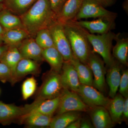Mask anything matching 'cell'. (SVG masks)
<instances>
[{"instance_id":"cell-43","label":"cell","mask_w":128,"mask_h":128,"mask_svg":"<svg viewBox=\"0 0 128 128\" xmlns=\"http://www.w3.org/2000/svg\"></svg>"},{"instance_id":"cell-20","label":"cell","mask_w":128,"mask_h":128,"mask_svg":"<svg viewBox=\"0 0 128 128\" xmlns=\"http://www.w3.org/2000/svg\"><path fill=\"white\" fill-rule=\"evenodd\" d=\"M52 118L38 112H30L22 116L19 122L30 127L44 128L49 127Z\"/></svg>"},{"instance_id":"cell-13","label":"cell","mask_w":128,"mask_h":128,"mask_svg":"<svg viewBox=\"0 0 128 128\" xmlns=\"http://www.w3.org/2000/svg\"><path fill=\"white\" fill-rule=\"evenodd\" d=\"M76 24L88 30L91 34H102L111 31L115 28L114 22L102 18L92 21H75Z\"/></svg>"},{"instance_id":"cell-36","label":"cell","mask_w":128,"mask_h":128,"mask_svg":"<svg viewBox=\"0 0 128 128\" xmlns=\"http://www.w3.org/2000/svg\"><path fill=\"white\" fill-rule=\"evenodd\" d=\"M94 128L93 124L87 119H83L81 121L80 128Z\"/></svg>"},{"instance_id":"cell-9","label":"cell","mask_w":128,"mask_h":128,"mask_svg":"<svg viewBox=\"0 0 128 128\" xmlns=\"http://www.w3.org/2000/svg\"><path fill=\"white\" fill-rule=\"evenodd\" d=\"M82 100L90 108L102 106L106 108L110 100L92 86L80 84L76 92Z\"/></svg>"},{"instance_id":"cell-12","label":"cell","mask_w":128,"mask_h":128,"mask_svg":"<svg viewBox=\"0 0 128 128\" xmlns=\"http://www.w3.org/2000/svg\"><path fill=\"white\" fill-rule=\"evenodd\" d=\"M18 48L22 58L37 62L44 60L42 55L43 49L32 38L30 37L24 40Z\"/></svg>"},{"instance_id":"cell-33","label":"cell","mask_w":128,"mask_h":128,"mask_svg":"<svg viewBox=\"0 0 128 128\" xmlns=\"http://www.w3.org/2000/svg\"><path fill=\"white\" fill-rule=\"evenodd\" d=\"M50 6L56 16L60 13L62 7L67 0H49Z\"/></svg>"},{"instance_id":"cell-41","label":"cell","mask_w":128,"mask_h":128,"mask_svg":"<svg viewBox=\"0 0 128 128\" xmlns=\"http://www.w3.org/2000/svg\"><path fill=\"white\" fill-rule=\"evenodd\" d=\"M3 41H2V36H0V45H2L3 43Z\"/></svg>"},{"instance_id":"cell-28","label":"cell","mask_w":128,"mask_h":128,"mask_svg":"<svg viewBox=\"0 0 128 128\" xmlns=\"http://www.w3.org/2000/svg\"><path fill=\"white\" fill-rule=\"evenodd\" d=\"M0 24L5 30L17 28H24L19 16L5 8L0 12Z\"/></svg>"},{"instance_id":"cell-10","label":"cell","mask_w":128,"mask_h":128,"mask_svg":"<svg viewBox=\"0 0 128 128\" xmlns=\"http://www.w3.org/2000/svg\"><path fill=\"white\" fill-rule=\"evenodd\" d=\"M28 112V105L19 107L13 104H6L0 101V124H9L19 121L22 117Z\"/></svg>"},{"instance_id":"cell-42","label":"cell","mask_w":128,"mask_h":128,"mask_svg":"<svg viewBox=\"0 0 128 128\" xmlns=\"http://www.w3.org/2000/svg\"><path fill=\"white\" fill-rule=\"evenodd\" d=\"M4 0H0V3H2V2L4 1Z\"/></svg>"},{"instance_id":"cell-19","label":"cell","mask_w":128,"mask_h":128,"mask_svg":"<svg viewBox=\"0 0 128 128\" xmlns=\"http://www.w3.org/2000/svg\"><path fill=\"white\" fill-rule=\"evenodd\" d=\"M30 37L27 32L22 28L5 30L2 35V41L5 44L17 48L24 40Z\"/></svg>"},{"instance_id":"cell-4","label":"cell","mask_w":128,"mask_h":128,"mask_svg":"<svg viewBox=\"0 0 128 128\" xmlns=\"http://www.w3.org/2000/svg\"><path fill=\"white\" fill-rule=\"evenodd\" d=\"M64 89L60 73L50 70L44 79L34 101L40 102L58 97Z\"/></svg>"},{"instance_id":"cell-2","label":"cell","mask_w":128,"mask_h":128,"mask_svg":"<svg viewBox=\"0 0 128 128\" xmlns=\"http://www.w3.org/2000/svg\"><path fill=\"white\" fill-rule=\"evenodd\" d=\"M63 25L73 56L81 62L86 64L92 52L87 38V31L76 24L74 20L69 21Z\"/></svg>"},{"instance_id":"cell-27","label":"cell","mask_w":128,"mask_h":128,"mask_svg":"<svg viewBox=\"0 0 128 128\" xmlns=\"http://www.w3.org/2000/svg\"><path fill=\"white\" fill-rule=\"evenodd\" d=\"M78 112H69L57 114L53 117L49 128H65L71 123L80 118V114Z\"/></svg>"},{"instance_id":"cell-23","label":"cell","mask_w":128,"mask_h":128,"mask_svg":"<svg viewBox=\"0 0 128 128\" xmlns=\"http://www.w3.org/2000/svg\"><path fill=\"white\" fill-rule=\"evenodd\" d=\"M70 62L75 68L80 84L92 86L93 74L88 65L83 64L74 57Z\"/></svg>"},{"instance_id":"cell-18","label":"cell","mask_w":128,"mask_h":128,"mask_svg":"<svg viewBox=\"0 0 128 128\" xmlns=\"http://www.w3.org/2000/svg\"><path fill=\"white\" fill-rule=\"evenodd\" d=\"M59 101L60 96L40 102L34 101L32 104L28 105V112H38L48 116H53L58 108Z\"/></svg>"},{"instance_id":"cell-40","label":"cell","mask_w":128,"mask_h":128,"mask_svg":"<svg viewBox=\"0 0 128 128\" xmlns=\"http://www.w3.org/2000/svg\"><path fill=\"white\" fill-rule=\"evenodd\" d=\"M5 9L4 6V4L2 3H0V12L2 11V10Z\"/></svg>"},{"instance_id":"cell-21","label":"cell","mask_w":128,"mask_h":128,"mask_svg":"<svg viewBox=\"0 0 128 128\" xmlns=\"http://www.w3.org/2000/svg\"><path fill=\"white\" fill-rule=\"evenodd\" d=\"M124 98L120 94H117L113 98L110 99L106 108L107 109L113 122L120 124L123 121V112Z\"/></svg>"},{"instance_id":"cell-25","label":"cell","mask_w":128,"mask_h":128,"mask_svg":"<svg viewBox=\"0 0 128 128\" xmlns=\"http://www.w3.org/2000/svg\"><path fill=\"white\" fill-rule=\"evenodd\" d=\"M22 58L18 48L16 47L9 46L0 58V62L5 64L9 67L11 70L14 78L16 67L18 62Z\"/></svg>"},{"instance_id":"cell-16","label":"cell","mask_w":128,"mask_h":128,"mask_svg":"<svg viewBox=\"0 0 128 128\" xmlns=\"http://www.w3.org/2000/svg\"><path fill=\"white\" fill-rule=\"evenodd\" d=\"M40 68L37 62L22 58L18 62L14 75V83L28 74L37 75L40 73Z\"/></svg>"},{"instance_id":"cell-34","label":"cell","mask_w":128,"mask_h":128,"mask_svg":"<svg viewBox=\"0 0 128 128\" xmlns=\"http://www.w3.org/2000/svg\"><path fill=\"white\" fill-rule=\"evenodd\" d=\"M128 118V97L124 98V103L123 112V120L126 121Z\"/></svg>"},{"instance_id":"cell-38","label":"cell","mask_w":128,"mask_h":128,"mask_svg":"<svg viewBox=\"0 0 128 128\" xmlns=\"http://www.w3.org/2000/svg\"><path fill=\"white\" fill-rule=\"evenodd\" d=\"M9 46L6 44H2L0 45V58L2 56L4 52L8 48Z\"/></svg>"},{"instance_id":"cell-3","label":"cell","mask_w":128,"mask_h":128,"mask_svg":"<svg viewBox=\"0 0 128 128\" xmlns=\"http://www.w3.org/2000/svg\"><path fill=\"white\" fill-rule=\"evenodd\" d=\"M117 34L110 31L104 34L96 35L87 33L88 38L93 48L92 51L101 56L106 66L108 68L115 60L112 54V42Z\"/></svg>"},{"instance_id":"cell-32","label":"cell","mask_w":128,"mask_h":128,"mask_svg":"<svg viewBox=\"0 0 128 128\" xmlns=\"http://www.w3.org/2000/svg\"><path fill=\"white\" fill-rule=\"evenodd\" d=\"M119 93L124 98L128 97V70L123 72L119 85Z\"/></svg>"},{"instance_id":"cell-35","label":"cell","mask_w":128,"mask_h":128,"mask_svg":"<svg viewBox=\"0 0 128 128\" xmlns=\"http://www.w3.org/2000/svg\"><path fill=\"white\" fill-rule=\"evenodd\" d=\"M104 8L109 7L115 3L116 0H96Z\"/></svg>"},{"instance_id":"cell-39","label":"cell","mask_w":128,"mask_h":128,"mask_svg":"<svg viewBox=\"0 0 128 128\" xmlns=\"http://www.w3.org/2000/svg\"><path fill=\"white\" fill-rule=\"evenodd\" d=\"M5 30L2 26L0 24V36H2Z\"/></svg>"},{"instance_id":"cell-14","label":"cell","mask_w":128,"mask_h":128,"mask_svg":"<svg viewBox=\"0 0 128 128\" xmlns=\"http://www.w3.org/2000/svg\"><path fill=\"white\" fill-rule=\"evenodd\" d=\"M90 116L94 128H111L114 126L107 109L102 106L90 108Z\"/></svg>"},{"instance_id":"cell-31","label":"cell","mask_w":128,"mask_h":128,"mask_svg":"<svg viewBox=\"0 0 128 128\" xmlns=\"http://www.w3.org/2000/svg\"><path fill=\"white\" fill-rule=\"evenodd\" d=\"M0 82L4 83L9 82L12 84H14L11 70L6 65L1 62H0Z\"/></svg>"},{"instance_id":"cell-15","label":"cell","mask_w":128,"mask_h":128,"mask_svg":"<svg viewBox=\"0 0 128 128\" xmlns=\"http://www.w3.org/2000/svg\"><path fill=\"white\" fill-rule=\"evenodd\" d=\"M84 0H67L57 16V21L64 24L73 20Z\"/></svg>"},{"instance_id":"cell-29","label":"cell","mask_w":128,"mask_h":128,"mask_svg":"<svg viewBox=\"0 0 128 128\" xmlns=\"http://www.w3.org/2000/svg\"><path fill=\"white\" fill-rule=\"evenodd\" d=\"M34 40L43 49L54 46L52 37L48 28L38 31L35 35Z\"/></svg>"},{"instance_id":"cell-26","label":"cell","mask_w":128,"mask_h":128,"mask_svg":"<svg viewBox=\"0 0 128 128\" xmlns=\"http://www.w3.org/2000/svg\"><path fill=\"white\" fill-rule=\"evenodd\" d=\"M37 0H4L5 8L15 15L22 16Z\"/></svg>"},{"instance_id":"cell-24","label":"cell","mask_w":128,"mask_h":128,"mask_svg":"<svg viewBox=\"0 0 128 128\" xmlns=\"http://www.w3.org/2000/svg\"><path fill=\"white\" fill-rule=\"evenodd\" d=\"M114 40L116 44L113 48V56L117 61L124 65L128 64V38H121L117 34Z\"/></svg>"},{"instance_id":"cell-6","label":"cell","mask_w":128,"mask_h":128,"mask_svg":"<svg viewBox=\"0 0 128 128\" xmlns=\"http://www.w3.org/2000/svg\"><path fill=\"white\" fill-rule=\"evenodd\" d=\"M90 108L77 92L64 89L60 96L59 103L56 112L58 114L69 112H86Z\"/></svg>"},{"instance_id":"cell-8","label":"cell","mask_w":128,"mask_h":128,"mask_svg":"<svg viewBox=\"0 0 128 128\" xmlns=\"http://www.w3.org/2000/svg\"><path fill=\"white\" fill-rule=\"evenodd\" d=\"M86 64L90 68L94 76L92 86L100 92H104L106 88L105 76L107 70L103 60L92 51Z\"/></svg>"},{"instance_id":"cell-37","label":"cell","mask_w":128,"mask_h":128,"mask_svg":"<svg viewBox=\"0 0 128 128\" xmlns=\"http://www.w3.org/2000/svg\"><path fill=\"white\" fill-rule=\"evenodd\" d=\"M81 119L80 118L77 119L76 121H73L67 126V128H80V126Z\"/></svg>"},{"instance_id":"cell-7","label":"cell","mask_w":128,"mask_h":128,"mask_svg":"<svg viewBox=\"0 0 128 128\" xmlns=\"http://www.w3.org/2000/svg\"><path fill=\"white\" fill-rule=\"evenodd\" d=\"M52 37L54 47L62 55L64 61H70L74 57L64 25L55 22L48 28Z\"/></svg>"},{"instance_id":"cell-30","label":"cell","mask_w":128,"mask_h":128,"mask_svg":"<svg viewBox=\"0 0 128 128\" xmlns=\"http://www.w3.org/2000/svg\"><path fill=\"white\" fill-rule=\"evenodd\" d=\"M37 88V81L34 76L26 79L22 86V94L23 99L27 100L32 96Z\"/></svg>"},{"instance_id":"cell-11","label":"cell","mask_w":128,"mask_h":128,"mask_svg":"<svg viewBox=\"0 0 128 128\" xmlns=\"http://www.w3.org/2000/svg\"><path fill=\"white\" fill-rule=\"evenodd\" d=\"M60 75L63 88L76 92L80 84L75 68L70 61H64Z\"/></svg>"},{"instance_id":"cell-5","label":"cell","mask_w":128,"mask_h":128,"mask_svg":"<svg viewBox=\"0 0 128 128\" xmlns=\"http://www.w3.org/2000/svg\"><path fill=\"white\" fill-rule=\"evenodd\" d=\"M117 16L116 13L108 10L96 0H84L73 20H79L83 18H98L114 22Z\"/></svg>"},{"instance_id":"cell-1","label":"cell","mask_w":128,"mask_h":128,"mask_svg":"<svg viewBox=\"0 0 128 128\" xmlns=\"http://www.w3.org/2000/svg\"><path fill=\"white\" fill-rule=\"evenodd\" d=\"M24 28L30 36H35L38 31L48 28L57 21L49 0H37L25 13L19 16Z\"/></svg>"},{"instance_id":"cell-22","label":"cell","mask_w":128,"mask_h":128,"mask_svg":"<svg viewBox=\"0 0 128 128\" xmlns=\"http://www.w3.org/2000/svg\"><path fill=\"white\" fill-rule=\"evenodd\" d=\"M42 55L43 59L50 66L51 70L60 73L64 60L57 49L54 46L44 49L43 50Z\"/></svg>"},{"instance_id":"cell-17","label":"cell","mask_w":128,"mask_h":128,"mask_svg":"<svg viewBox=\"0 0 128 128\" xmlns=\"http://www.w3.org/2000/svg\"><path fill=\"white\" fill-rule=\"evenodd\" d=\"M120 63L115 60L114 63L108 68L106 81L109 88V96L113 98L119 88L121 80V66Z\"/></svg>"}]
</instances>
